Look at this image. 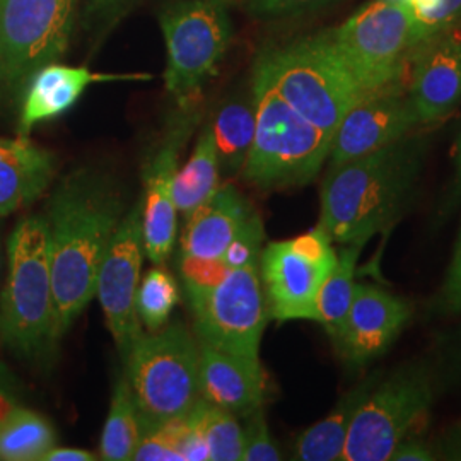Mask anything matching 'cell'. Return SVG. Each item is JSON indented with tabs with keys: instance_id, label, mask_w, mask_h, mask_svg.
<instances>
[{
	"instance_id": "6da1fadb",
	"label": "cell",
	"mask_w": 461,
	"mask_h": 461,
	"mask_svg": "<svg viewBox=\"0 0 461 461\" xmlns=\"http://www.w3.org/2000/svg\"><path fill=\"white\" fill-rule=\"evenodd\" d=\"M125 214V194L98 169L72 171L51 192L45 221L57 340L96 296L99 268Z\"/></svg>"
},
{
	"instance_id": "7a4b0ae2",
	"label": "cell",
	"mask_w": 461,
	"mask_h": 461,
	"mask_svg": "<svg viewBox=\"0 0 461 461\" xmlns=\"http://www.w3.org/2000/svg\"><path fill=\"white\" fill-rule=\"evenodd\" d=\"M422 142L403 137L386 148L330 166L321 185L320 228L337 245H363L390 230L407 207L422 166Z\"/></svg>"
},
{
	"instance_id": "3957f363",
	"label": "cell",
	"mask_w": 461,
	"mask_h": 461,
	"mask_svg": "<svg viewBox=\"0 0 461 461\" xmlns=\"http://www.w3.org/2000/svg\"><path fill=\"white\" fill-rule=\"evenodd\" d=\"M251 95L257 125L243 180L264 192L313 182L329 159L331 139L280 98L257 66Z\"/></svg>"
},
{
	"instance_id": "277c9868",
	"label": "cell",
	"mask_w": 461,
	"mask_h": 461,
	"mask_svg": "<svg viewBox=\"0 0 461 461\" xmlns=\"http://www.w3.org/2000/svg\"><path fill=\"white\" fill-rule=\"evenodd\" d=\"M53 284L45 215L17 222L7 245V280L0 294V340L24 357L47 354L53 335Z\"/></svg>"
},
{
	"instance_id": "5b68a950",
	"label": "cell",
	"mask_w": 461,
	"mask_h": 461,
	"mask_svg": "<svg viewBox=\"0 0 461 461\" xmlns=\"http://www.w3.org/2000/svg\"><path fill=\"white\" fill-rule=\"evenodd\" d=\"M255 66L280 98L331 140L347 112L369 95L339 59L327 32L267 50Z\"/></svg>"
},
{
	"instance_id": "8992f818",
	"label": "cell",
	"mask_w": 461,
	"mask_h": 461,
	"mask_svg": "<svg viewBox=\"0 0 461 461\" xmlns=\"http://www.w3.org/2000/svg\"><path fill=\"white\" fill-rule=\"evenodd\" d=\"M165 86L180 108L195 106L232 41L226 0H175L159 13Z\"/></svg>"
},
{
	"instance_id": "52a82bcc",
	"label": "cell",
	"mask_w": 461,
	"mask_h": 461,
	"mask_svg": "<svg viewBox=\"0 0 461 461\" xmlns=\"http://www.w3.org/2000/svg\"><path fill=\"white\" fill-rule=\"evenodd\" d=\"M200 346L182 325L140 335L127 364V381L148 429L194 411L200 400Z\"/></svg>"
},
{
	"instance_id": "ba28073f",
	"label": "cell",
	"mask_w": 461,
	"mask_h": 461,
	"mask_svg": "<svg viewBox=\"0 0 461 461\" xmlns=\"http://www.w3.org/2000/svg\"><path fill=\"white\" fill-rule=\"evenodd\" d=\"M330 43L366 93L407 77L415 49L412 7L375 0L327 32Z\"/></svg>"
},
{
	"instance_id": "9c48e42d",
	"label": "cell",
	"mask_w": 461,
	"mask_h": 461,
	"mask_svg": "<svg viewBox=\"0 0 461 461\" xmlns=\"http://www.w3.org/2000/svg\"><path fill=\"white\" fill-rule=\"evenodd\" d=\"M434 392L420 367L379 376L352 419L342 461H388L396 445L428 419Z\"/></svg>"
},
{
	"instance_id": "30bf717a",
	"label": "cell",
	"mask_w": 461,
	"mask_h": 461,
	"mask_svg": "<svg viewBox=\"0 0 461 461\" xmlns=\"http://www.w3.org/2000/svg\"><path fill=\"white\" fill-rule=\"evenodd\" d=\"M77 0H0L2 83L23 87L40 67L66 55Z\"/></svg>"
},
{
	"instance_id": "8fae6325",
	"label": "cell",
	"mask_w": 461,
	"mask_h": 461,
	"mask_svg": "<svg viewBox=\"0 0 461 461\" xmlns=\"http://www.w3.org/2000/svg\"><path fill=\"white\" fill-rule=\"evenodd\" d=\"M337 264L329 234L316 226L262 249L260 279L268 316L277 321L312 320L321 284Z\"/></svg>"
},
{
	"instance_id": "7c38bea8",
	"label": "cell",
	"mask_w": 461,
	"mask_h": 461,
	"mask_svg": "<svg viewBox=\"0 0 461 461\" xmlns=\"http://www.w3.org/2000/svg\"><path fill=\"white\" fill-rule=\"evenodd\" d=\"M192 310L200 344L260 361V342L270 316L258 265L230 268Z\"/></svg>"
},
{
	"instance_id": "4fadbf2b",
	"label": "cell",
	"mask_w": 461,
	"mask_h": 461,
	"mask_svg": "<svg viewBox=\"0 0 461 461\" xmlns=\"http://www.w3.org/2000/svg\"><path fill=\"white\" fill-rule=\"evenodd\" d=\"M144 253L142 205L137 203L123 215L103 258L96 282V296L104 312L106 327L123 361L142 335L135 297Z\"/></svg>"
},
{
	"instance_id": "5bb4252c",
	"label": "cell",
	"mask_w": 461,
	"mask_h": 461,
	"mask_svg": "<svg viewBox=\"0 0 461 461\" xmlns=\"http://www.w3.org/2000/svg\"><path fill=\"white\" fill-rule=\"evenodd\" d=\"M419 125L424 123L413 106L407 77L383 86L359 99L342 118L331 140L329 167L386 148Z\"/></svg>"
},
{
	"instance_id": "9a60e30c",
	"label": "cell",
	"mask_w": 461,
	"mask_h": 461,
	"mask_svg": "<svg viewBox=\"0 0 461 461\" xmlns=\"http://www.w3.org/2000/svg\"><path fill=\"white\" fill-rule=\"evenodd\" d=\"M195 106L182 108L173 125L167 129L163 144L150 158L144 180L146 200L142 207V234L146 255L152 264L163 265L176 240V205L173 198V183L178 171L183 146L195 127Z\"/></svg>"
},
{
	"instance_id": "2e32d148",
	"label": "cell",
	"mask_w": 461,
	"mask_h": 461,
	"mask_svg": "<svg viewBox=\"0 0 461 461\" xmlns=\"http://www.w3.org/2000/svg\"><path fill=\"white\" fill-rule=\"evenodd\" d=\"M412 318V304L378 285L356 284L346 320L333 344L352 367H363L393 346Z\"/></svg>"
},
{
	"instance_id": "e0dca14e",
	"label": "cell",
	"mask_w": 461,
	"mask_h": 461,
	"mask_svg": "<svg viewBox=\"0 0 461 461\" xmlns=\"http://www.w3.org/2000/svg\"><path fill=\"white\" fill-rule=\"evenodd\" d=\"M409 93L422 123L449 115L461 101V34L447 30L419 43L409 55Z\"/></svg>"
},
{
	"instance_id": "ac0fdd59",
	"label": "cell",
	"mask_w": 461,
	"mask_h": 461,
	"mask_svg": "<svg viewBox=\"0 0 461 461\" xmlns=\"http://www.w3.org/2000/svg\"><path fill=\"white\" fill-rule=\"evenodd\" d=\"M148 79H150L149 74H99L87 67L57 62L40 67L23 86L24 96L21 103L19 133L28 137L36 125L66 115L93 84Z\"/></svg>"
},
{
	"instance_id": "d6986e66",
	"label": "cell",
	"mask_w": 461,
	"mask_h": 461,
	"mask_svg": "<svg viewBox=\"0 0 461 461\" xmlns=\"http://www.w3.org/2000/svg\"><path fill=\"white\" fill-rule=\"evenodd\" d=\"M200 398L238 417L264 407L267 375L260 361L200 344Z\"/></svg>"
},
{
	"instance_id": "ffe728a7",
	"label": "cell",
	"mask_w": 461,
	"mask_h": 461,
	"mask_svg": "<svg viewBox=\"0 0 461 461\" xmlns=\"http://www.w3.org/2000/svg\"><path fill=\"white\" fill-rule=\"evenodd\" d=\"M57 175L55 156L28 137H0V219L45 194Z\"/></svg>"
},
{
	"instance_id": "44dd1931",
	"label": "cell",
	"mask_w": 461,
	"mask_h": 461,
	"mask_svg": "<svg viewBox=\"0 0 461 461\" xmlns=\"http://www.w3.org/2000/svg\"><path fill=\"white\" fill-rule=\"evenodd\" d=\"M253 212L255 209L232 185L219 186L214 195L186 214L182 253L221 258Z\"/></svg>"
},
{
	"instance_id": "7402d4cb",
	"label": "cell",
	"mask_w": 461,
	"mask_h": 461,
	"mask_svg": "<svg viewBox=\"0 0 461 461\" xmlns=\"http://www.w3.org/2000/svg\"><path fill=\"white\" fill-rule=\"evenodd\" d=\"M379 376L381 375L369 376L357 384L337 403L330 415L306 429L297 438L293 458L301 461H342L352 419Z\"/></svg>"
},
{
	"instance_id": "603a6c76",
	"label": "cell",
	"mask_w": 461,
	"mask_h": 461,
	"mask_svg": "<svg viewBox=\"0 0 461 461\" xmlns=\"http://www.w3.org/2000/svg\"><path fill=\"white\" fill-rule=\"evenodd\" d=\"M255 125L257 112L253 95L251 99H230L217 110L211 129L214 133L221 171L228 176L240 175L247 163L255 137Z\"/></svg>"
},
{
	"instance_id": "cb8c5ba5",
	"label": "cell",
	"mask_w": 461,
	"mask_h": 461,
	"mask_svg": "<svg viewBox=\"0 0 461 461\" xmlns=\"http://www.w3.org/2000/svg\"><path fill=\"white\" fill-rule=\"evenodd\" d=\"M221 176L219 156L215 149L214 133L211 125L203 127L198 135L197 144L192 150L188 161L182 169L178 167L173 183V198L176 211L182 214H190L203 203L211 195H214Z\"/></svg>"
},
{
	"instance_id": "d4e9b609",
	"label": "cell",
	"mask_w": 461,
	"mask_h": 461,
	"mask_svg": "<svg viewBox=\"0 0 461 461\" xmlns=\"http://www.w3.org/2000/svg\"><path fill=\"white\" fill-rule=\"evenodd\" d=\"M148 426L135 403L127 378L118 379L112 407L101 434L99 458L104 461L133 460L135 449L140 445Z\"/></svg>"
},
{
	"instance_id": "484cf974",
	"label": "cell",
	"mask_w": 461,
	"mask_h": 461,
	"mask_svg": "<svg viewBox=\"0 0 461 461\" xmlns=\"http://www.w3.org/2000/svg\"><path fill=\"white\" fill-rule=\"evenodd\" d=\"M363 245H342L337 253V264L321 284L314 301L313 321L327 330L333 340L346 320L356 291V267Z\"/></svg>"
},
{
	"instance_id": "4316f807",
	"label": "cell",
	"mask_w": 461,
	"mask_h": 461,
	"mask_svg": "<svg viewBox=\"0 0 461 461\" xmlns=\"http://www.w3.org/2000/svg\"><path fill=\"white\" fill-rule=\"evenodd\" d=\"M55 445L53 426L26 407L17 405L0 426V461H41Z\"/></svg>"
},
{
	"instance_id": "83f0119b",
	"label": "cell",
	"mask_w": 461,
	"mask_h": 461,
	"mask_svg": "<svg viewBox=\"0 0 461 461\" xmlns=\"http://www.w3.org/2000/svg\"><path fill=\"white\" fill-rule=\"evenodd\" d=\"M178 301L180 289L175 277L166 272L161 265L150 268L140 279L135 297L137 314L142 327L149 331L163 329Z\"/></svg>"
},
{
	"instance_id": "f1b7e54d",
	"label": "cell",
	"mask_w": 461,
	"mask_h": 461,
	"mask_svg": "<svg viewBox=\"0 0 461 461\" xmlns=\"http://www.w3.org/2000/svg\"><path fill=\"white\" fill-rule=\"evenodd\" d=\"M195 411L211 449V460H243L245 432L238 420V415L211 405L202 398L198 400Z\"/></svg>"
},
{
	"instance_id": "f546056e",
	"label": "cell",
	"mask_w": 461,
	"mask_h": 461,
	"mask_svg": "<svg viewBox=\"0 0 461 461\" xmlns=\"http://www.w3.org/2000/svg\"><path fill=\"white\" fill-rule=\"evenodd\" d=\"M188 426L186 415L169 419L163 424L148 429L137 446L135 461H183L182 441Z\"/></svg>"
},
{
	"instance_id": "4dcf8cb0",
	"label": "cell",
	"mask_w": 461,
	"mask_h": 461,
	"mask_svg": "<svg viewBox=\"0 0 461 461\" xmlns=\"http://www.w3.org/2000/svg\"><path fill=\"white\" fill-rule=\"evenodd\" d=\"M230 270V267L222 262V258H207L182 253L180 272L186 296L190 299V306L209 296L228 276Z\"/></svg>"
},
{
	"instance_id": "1f68e13d",
	"label": "cell",
	"mask_w": 461,
	"mask_h": 461,
	"mask_svg": "<svg viewBox=\"0 0 461 461\" xmlns=\"http://www.w3.org/2000/svg\"><path fill=\"white\" fill-rule=\"evenodd\" d=\"M415 47L447 30L461 16V0H412Z\"/></svg>"
},
{
	"instance_id": "d6a6232c",
	"label": "cell",
	"mask_w": 461,
	"mask_h": 461,
	"mask_svg": "<svg viewBox=\"0 0 461 461\" xmlns=\"http://www.w3.org/2000/svg\"><path fill=\"white\" fill-rule=\"evenodd\" d=\"M264 222L257 212L249 215L247 222L230 240V247L222 253V262L230 268H243L258 265L262 249H264Z\"/></svg>"
},
{
	"instance_id": "836d02e7",
	"label": "cell",
	"mask_w": 461,
	"mask_h": 461,
	"mask_svg": "<svg viewBox=\"0 0 461 461\" xmlns=\"http://www.w3.org/2000/svg\"><path fill=\"white\" fill-rule=\"evenodd\" d=\"M243 432H245L243 461L282 460V453L267 426L264 407L245 415Z\"/></svg>"
},
{
	"instance_id": "e575fe53",
	"label": "cell",
	"mask_w": 461,
	"mask_h": 461,
	"mask_svg": "<svg viewBox=\"0 0 461 461\" xmlns=\"http://www.w3.org/2000/svg\"><path fill=\"white\" fill-rule=\"evenodd\" d=\"M226 2H236L251 17L270 21V19L296 17L306 13H313L340 0H226Z\"/></svg>"
},
{
	"instance_id": "d590c367",
	"label": "cell",
	"mask_w": 461,
	"mask_h": 461,
	"mask_svg": "<svg viewBox=\"0 0 461 461\" xmlns=\"http://www.w3.org/2000/svg\"><path fill=\"white\" fill-rule=\"evenodd\" d=\"M441 304L449 313H461V230L441 289Z\"/></svg>"
},
{
	"instance_id": "8d00e7d4",
	"label": "cell",
	"mask_w": 461,
	"mask_h": 461,
	"mask_svg": "<svg viewBox=\"0 0 461 461\" xmlns=\"http://www.w3.org/2000/svg\"><path fill=\"white\" fill-rule=\"evenodd\" d=\"M390 460L432 461L438 460V456H436L434 449H430V446L426 441H422V439H419L415 436H409L407 439H403V441H400L396 445L392 456H390Z\"/></svg>"
},
{
	"instance_id": "74e56055",
	"label": "cell",
	"mask_w": 461,
	"mask_h": 461,
	"mask_svg": "<svg viewBox=\"0 0 461 461\" xmlns=\"http://www.w3.org/2000/svg\"><path fill=\"white\" fill-rule=\"evenodd\" d=\"M131 4V0H86L84 16L87 21H95L98 24L115 21L116 16Z\"/></svg>"
},
{
	"instance_id": "f35d334b",
	"label": "cell",
	"mask_w": 461,
	"mask_h": 461,
	"mask_svg": "<svg viewBox=\"0 0 461 461\" xmlns=\"http://www.w3.org/2000/svg\"><path fill=\"white\" fill-rule=\"evenodd\" d=\"M17 405L19 403H17L14 384L11 383L9 371L4 367V364H0V426Z\"/></svg>"
},
{
	"instance_id": "ab89813d",
	"label": "cell",
	"mask_w": 461,
	"mask_h": 461,
	"mask_svg": "<svg viewBox=\"0 0 461 461\" xmlns=\"http://www.w3.org/2000/svg\"><path fill=\"white\" fill-rule=\"evenodd\" d=\"M96 456L91 451L79 447H59L55 445L41 461H95Z\"/></svg>"
},
{
	"instance_id": "60d3db41",
	"label": "cell",
	"mask_w": 461,
	"mask_h": 461,
	"mask_svg": "<svg viewBox=\"0 0 461 461\" xmlns=\"http://www.w3.org/2000/svg\"><path fill=\"white\" fill-rule=\"evenodd\" d=\"M455 167H456L455 183H456V188L461 194V133L458 140H456V146H455Z\"/></svg>"
},
{
	"instance_id": "b9f144b4",
	"label": "cell",
	"mask_w": 461,
	"mask_h": 461,
	"mask_svg": "<svg viewBox=\"0 0 461 461\" xmlns=\"http://www.w3.org/2000/svg\"><path fill=\"white\" fill-rule=\"evenodd\" d=\"M388 2H396V4H407V5H411L412 0H388Z\"/></svg>"
},
{
	"instance_id": "7bdbcfd3",
	"label": "cell",
	"mask_w": 461,
	"mask_h": 461,
	"mask_svg": "<svg viewBox=\"0 0 461 461\" xmlns=\"http://www.w3.org/2000/svg\"><path fill=\"white\" fill-rule=\"evenodd\" d=\"M0 270H2V253H0Z\"/></svg>"
},
{
	"instance_id": "ee69618b",
	"label": "cell",
	"mask_w": 461,
	"mask_h": 461,
	"mask_svg": "<svg viewBox=\"0 0 461 461\" xmlns=\"http://www.w3.org/2000/svg\"><path fill=\"white\" fill-rule=\"evenodd\" d=\"M0 83H2V67H0Z\"/></svg>"
}]
</instances>
